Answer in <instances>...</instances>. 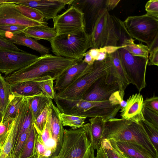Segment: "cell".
Returning a JSON list of instances; mask_svg holds the SVG:
<instances>
[{
    "label": "cell",
    "instance_id": "cell-39",
    "mask_svg": "<svg viewBox=\"0 0 158 158\" xmlns=\"http://www.w3.org/2000/svg\"><path fill=\"white\" fill-rule=\"evenodd\" d=\"M14 118L0 123V148L2 146L7 137Z\"/></svg>",
    "mask_w": 158,
    "mask_h": 158
},
{
    "label": "cell",
    "instance_id": "cell-38",
    "mask_svg": "<svg viewBox=\"0 0 158 158\" xmlns=\"http://www.w3.org/2000/svg\"><path fill=\"white\" fill-rule=\"evenodd\" d=\"M124 93L119 90H117L113 93L110 96L108 101L113 106H119L121 109L125 107L127 104L126 101L124 100Z\"/></svg>",
    "mask_w": 158,
    "mask_h": 158
},
{
    "label": "cell",
    "instance_id": "cell-21",
    "mask_svg": "<svg viewBox=\"0 0 158 158\" xmlns=\"http://www.w3.org/2000/svg\"><path fill=\"white\" fill-rule=\"evenodd\" d=\"M47 119L52 137L56 143V149L54 157L58 154L62 146L64 129L61 121L52 106L48 112Z\"/></svg>",
    "mask_w": 158,
    "mask_h": 158
},
{
    "label": "cell",
    "instance_id": "cell-5",
    "mask_svg": "<svg viewBox=\"0 0 158 158\" xmlns=\"http://www.w3.org/2000/svg\"><path fill=\"white\" fill-rule=\"evenodd\" d=\"M94 150L82 128L65 129L60 151L56 156L50 158H95Z\"/></svg>",
    "mask_w": 158,
    "mask_h": 158
},
{
    "label": "cell",
    "instance_id": "cell-33",
    "mask_svg": "<svg viewBox=\"0 0 158 158\" xmlns=\"http://www.w3.org/2000/svg\"><path fill=\"white\" fill-rule=\"evenodd\" d=\"M16 8L25 17L39 22H44L42 15L35 9L28 6L17 5Z\"/></svg>",
    "mask_w": 158,
    "mask_h": 158
},
{
    "label": "cell",
    "instance_id": "cell-36",
    "mask_svg": "<svg viewBox=\"0 0 158 158\" xmlns=\"http://www.w3.org/2000/svg\"><path fill=\"white\" fill-rule=\"evenodd\" d=\"M31 127L18 136L12 152V158L19 157L25 145Z\"/></svg>",
    "mask_w": 158,
    "mask_h": 158
},
{
    "label": "cell",
    "instance_id": "cell-44",
    "mask_svg": "<svg viewBox=\"0 0 158 158\" xmlns=\"http://www.w3.org/2000/svg\"><path fill=\"white\" fill-rule=\"evenodd\" d=\"M0 48L7 49L16 51H22L9 39L0 35Z\"/></svg>",
    "mask_w": 158,
    "mask_h": 158
},
{
    "label": "cell",
    "instance_id": "cell-43",
    "mask_svg": "<svg viewBox=\"0 0 158 158\" xmlns=\"http://www.w3.org/2000/svg\"><path fill=\"white\" fill-rule=\"evenodd\" d=\"M143 104L144 107L158 113V97L154 94L152 97L144 100Z\"/></svg>",
    "mask_w": 158,
    "mask_h": 158
},
{
    "label": "cell",
    "instance_id": "cell-22",
    "mask_svg": "<svg viewBox=\"0 0 158 158\" xmlns=\"http://www.w3.org/2000/svg\"><path fill=\"white\" fill-rule=\"evenodd\" d=\"M6 38L14 44L26 46L39 52L41 55L48 54V48L40 44L37 40L26 36L23 32L9 35Z\"/></svg>",
    "mask_w": 158,
    "mask_h": 158
},
{
    "label": "cell",
    "instance_id": "cell-17",
    "mask_svg": "<svg viewBox=\"0 0 158 158\" xmlns=\"http://www.w3.org/2000/svg\"><path fill=\"white\" fill-rule=\"evenodd\" d=\"M122 158H156L143 147L132 142L107 139Z\"/></svg>",
    "mask_w": 158,
    "mask_h": 158
},
{
    "label": "cell",
    "instance_id": "cell-20",
    "mask_svg": "<svg viewBox=\"0 0 158 158\" xmlns=\"http://www.w3.org/2000/svg\"><path fill=\"white\" fill-rule=\"evenodd\" d=\"M89 123L84 124L81 127L85 132L94 149L98 150L103 139L105 120L95 117L89 119Z\"/></svg>",
    "mask_w": 158,
    "mask_h": 158
},
{
    "label": "cell",
    "instance_id": "cell-10",
    "mask_svg": "<svg viewBox=\"0 0 158 158\" xmlns=\"http://www.w3.org/2000/svg\"><path fill=\"white\" fill-rule=\"evenodd\" d=\"M53 28L57 35L72 33L85 30L83 14L72 6L62 14L57 15L53 19Z\"/></svg>",
    "mask_w": 158,
    "mask_h": 158
},
{
    "label": "cell",
    "instance_id": "cell-50",
    "mask_svg": "<svg viewBox=\"0 0 158 158\" xmlns=\"http://www.w3.org/2000/svg\"><path fill=\"white\" fill-rule=\"evenodd\" d=\"M42 158H46V157H43Z\"/></svg>",
    "mask_w": 158,
    "mask_h": 158
},
{
    "label": "cell",
    "instance_id": "cell-25",
    "mask_svg": "<svg viewBox=\"0 0 158 158\" xmlns=\"http://www.w3.org/2000/svg\"><path fill=\"white\" fill-rule=\"evenodd\" d=\"M52 108L61 121L63 126H68L72 129L81 128L84 124L86 117L73 115L61 112L57 107L52 103Z\"/></svg>",
    "mask_w": 158,
    "mask_h": 158
},
{
    "label": "cell",
    "instance_id": "cell-18",
    "mask_svg": "<svg viewBox=\"0 0 158 158\" xmlns=\"http://www.w3.org/2000/svg\"><path fill=\"white\" fill-rule=\"evenodd\" d=\"M143 101V97L140 93L130 96L126 101V106L120 109L122 118L137 123L144 120Z\"/></svg>",
    "mask_w": 158,
    "mask_h": 158
},
{
    "label": "cell",
    "instance_id": "cell-8",
    "mask_svg": "<svg viewBox=\"0 0 158 158\" xmlns=\"http://www.w3.org/2000/svg\"><path fill=\"white\" fill-rule=\"evenodd\" d=\"M118 51L129 83L134 85L141 91L146 85L148 58L133 56L123 48Z\"/></svg>",
    "mask_w": 158,
    "mask_h": 158
},
{
    "label": "cell",
    "instance_id": "cell-28",
    "mask_svg": "<svg viewBox=\"0 0 158 158\" xmlns=\"http://www.w3.org/2000/svg\"><path fill=\"white\" fill-rule=\"evenodd\" d=\"M38 136V133L33 124L24 147L18 158H33Z\"/></svg>",
    "mask_w": 158,
    "mask_h": 158
},
{
    "label": "cell",
    "instance_id": "cell-42",
    "mask_svg": "<svg viewBox=\"0 0 158 158\" xmlns=\"http://www.w3.org/2000/svg\"><path fill=\"white\" fill-rule=\"evenodd\" d=\"M147 14L158 19V0H150L145 5Z\"/></svg>",
    "mask_w": 158,
    "mask_h": 158
},
{
    "label": "cell",
    "instance_id": "cell-26",
    "mask_svg": "<svg viewBox=\"0 0 158 158\" xmlns=\"http://www.w3.org/2000/svg\"><path fill=\"white\" fill-rule=\"evenodd\" d=\"M134 41L131 38H126L121 45H124L123 48L133 56L148 58L149 50L148 46L142 43L135 44Z\"/></svg>",
    "mask_w": 158,
    "mask_h": 158
},
{
    "label": "cell",
    "instance_id": "cell-49",
    "mask_svg": "<svg viewBox=\"0 0 158 158\" xmlns=\"http://www.w3.org/2000/svg\"><path fill=\"white\" fill-rule=\"evenodd\" d=\"M3 118V113L1 111L0 106V123L2 121Z\"/></svg>",
    "mask_w": 158,
    "mask_h": 158
},
{
    "label": "cell",
    "instance_id": "cell-45",
    "mask_svg": "<svg viewBox=\"0 0 158 158\" xmlns=\"http://www.w3.org/2000/svg\"><path fill=\"white\" fill-rule=\"evenodd\" d=\"M148 65H158V47L149 49Z\"/></svg>",
    "mask_w": 158,
    "mask_h": 158
},
{
    "label": "cell",
    "instance_id": "cell-15",
    "mask_svg": "<svg viewBox=\"0 0 158 158\" xmlns=\"http://www.w3.org/2000/svg\"><path fill=\"white\" fill-rule=\"evenodd\" d=\"M106 73L94 83L83 97V99L90 102L108 100L110 95L119 90L117 83L108 82Z\"/></svg>",
    "mask_w": 158,
    "mask_h": 158
},
{
    "label": "cell",
    "instance_id": "cell-32",
    "mask_svg": "<svg viewBox=\"0 0 158 158\" xmlns=\"http://www.w3.org/2000/svg\"><path fill=\"white\" fill-rule=\"evenodd\" d=\"M97 151L95 158H122L107 139L102 140L100 147Z\"/></svg>",
    "mask_w": 158,
    "mask_h": 158
},
{
    "label": "cell",
    "instance_id": "cell-2",
    "mask_svg": "<svg viewBox=\"0 0 158 158\" xmlns=\"http://www.w3.org/2000/svg\"><path fill=\"white\" fill-rule=\"evenodd\" d=\"M110 139L139 145L156 158H158V152L152 143L140 122L137 123L122 118H115L105 121L103 139Z\"/></svg>",
    "mask_w": 158,
    "mask_h": 158
},
{
    "label": "cell",
    "instance_id": "cell-1",
    "mask_svg": "<svg viewBox=\"0 0 158 158\" xmlns=\"http://www.w3.org/2000/svg\"><path fill=\"white\" fill-rule=\"evenodd\" d=\"M76 63V60L68 58L50 54L41 55L30 65L5 75L4 77L10 85L35 81L47 76L56 80L65 70Z\"/></svg>",
    "mask_w": 158,
    "mask_h": 158
},
{
    "label": "cell",
    "instance_id": "cell-23",
    "mask_svg": "<svg viewBox=\"0 0 158 158\" xmlns=\"http://www.w3.org/2000/svg\"><path fill=\"white\" fill-rule=\"evenodd\" d=\"M10 85L12 94L16 96L31 97L42 93L34 81H23Z\"/></svg>",
    "mask_w": 158,
    "mask_h": 158
},
{
    "label": "cell",
    "instance_id": "cell-47",
    "mask_svg": "<svg viewBox=\"0 0 158 158\" xmlns=\"http://www.w3.org/2000/svg\"><path fill=\"white\" fill-rule=\"evenodd\" d=\"M84 56V58L83 61L84 62L89 65H93L95 61L88 51L85 53Z\"/></svg>",
    "mask_w": 158,
    "mask_h": 158
},
{
    "label": "cell",
    "instance_id": "cell-34",
    "mask_svg": "<svg viewBox=\"0 0 158 158\" xmlns=\"http://www.w3.org/2000/svg\"><path fill=\"white\" fill-rule=\"evenodd\" d=\"M52 100L48 103L44 109L37 117L33 123V125L38 133L42 134L45 127L48 115L52 106Z\"/></svg>",
    "mask_w": 158,
    "mask_h": 158
},
{
    "label": "cell",
    "instance_id": "cell-6",
    "mask_svg": "<svg viewBox=\"0 0 158 158\" xmlns=\"http://www.w3.org/2000/svg\"><path fill=\"white\" fill-rule=\"evenodd\" d=\"M111 66L109 54L103 61H95L89 72L68 87L56 93V96L73 100L82 99L94 83L105 74Z\"/></svg>",
    "mask_w": 158,
    "mask_h": 158
},
{
    "label": "cell",
    "instance_id": "cell-46",
    "mask_svg": "<svg viewBox=\"0 0 158 158\" xmlns=\"http://www.w3.org/2000/svg\"><path fill=\"white\" fill-rule=\"evenodd\" d=\"M120 0H106L105 8L108 11L114 9L119 3Z\"/></svg>",
    "mask_w": 158,
    "mask_h": 158
},
{
    "label": "cell",
    "instance_id": "cell-37",
    "mask_svg": "<svg viewBox=\"0 0 158 158\" xmlns=\"http://www.w3.org/2000/svg\"><path fill=\"white\" fill-rule=\"evenodd\" d=\"M27 27L10 24L0 25V35L5 38L8 35L23 32Z\"/></svg>",
    "mask_w": 158,
    "mask_h": 158
},
{
    "label": "cell",
    "instance_id": "cell-13",
    "mask_svg": "<svg viewBox=\"0 0 158 158\" xmlns=\"http://www.w3.org/2000/svg\"><path fill=\"white\" fill-rule=\"evenodd\" d=\"M16 5L12 3L0 4V25L10 24L28 27L48 25L45 21L37 22L25 17L17 9Z\"/></svg>",
    "mask_w": 158,
    "mask_h": 158
},
{
    "label": "cell",
    "instance_id": "cell-12",
    "mask_svg": "<svg viewBox=\"0 0 158 158\" xmlns=\"http://www.w3.org/2000/svg\"><path fill=\"white\" fill-rule=\"evenodd\" d=\"M106 0H73L70 5L84 15L85 30L89 36L101 13L105 8Z\"/></svg>",
    "mask_w": 158,
    "mask_h": 158
},
{
    "label": "cell",
    "instance_id": "cell-3",
    "mask_svg": "<svg viewBox=\"0 0 158 158\" xmlns=\"http://www.w3.org/2000/svg\"><path fill=\"white\" fill-rule=\"evenodd\" d=\"M128 36L123 21L111 15L105 8L89 36L90 47L99 48L107 46H118L119 42L121 45L123 40Z\"/></svg>",
    "mask_w": 158,
    "mask_h": 158
},
{
    "label": "cell",
    "instance_id": "cell-30",
    "mask_svg": "<svg viewBox=\"0 0 158 158\" xmlns=\"http://www.w3.org/2000/svg\"><path fill=\"white\" fill-rule=\"evenodd\" d=\"M54 78L49 76L40 78L35 81L43 94L52 100H54L56 97V93L53 85Z\"/></svg>",
    "mask_w": 158,
    "mask_h": 158
},
{
    "label": "cell",
    "instance_id": "cell-9",
    "mask_svg": "<svg viewBox=\"0 0 158 158\" xmlns=\"http://www.w3.org/2000/svg\"><path fill=\"white\" fill-rule=\"evenodd\" d=\"M38 57L23 51L0 48V73L5 75L10 74L30 65Z\"/></svg>",
    "mask_w": 158,
    "mask_h": 158
},
{
    "label": "cell",
    "instance_id": "cell-16",
    "mask_svg": "<svg viewBox=\"0 0 158 158\" xmlns=\"http://www.w3.org/2000/svg\"><path fill=\"white\" fill-rule=\"evenodd\" d=\"M25 109V104L23 102L16 117L12 121L7 137L0 148V158H12L13 150L20 130Z\"/></svg>",
    "mask_w": 158,
    "mask_h": 158
},
{
    "label": "cell",
    "instance_id": "cell-27",
    "mask_svg": "<svg viewBox=\"0 0 158 158\" xmlns=\"http://www.w3.org/2000/svg\"><path fill=\"white\" fill-rule=\"evenodd\" d=\"M51 100L42 93L31 97L30 103L33 123Z\"/></svg>",
    "mask_w": 158,
    "mask_h": 158
},
{
    "label": "cell",
    "instance_id": "cell-40",
    "mask_svg": "<svg viewBox=\"0 0 158 158\" xmlns=\"http://www.w3.org/2000/svg\"><path fill=\"white\" fill-rule=\"evenodd\" d=\"M47 150V148L42 141L40 134L38 133L33 158H42L44 157Z\"/></svg>",
    "mask_w": 158,
    "mask_h": 158
},
{
    "label": "cell",
    "instance_id": "cell-29",
    "mask_svg": "<svg viewBox=\"0 0 158 158\" xmlns=\"http://www.w3.org/2000/svg\"><path fill=\"white\" fill-rule=\"evenodd\" d=\"M24 98L15 96L12 94L9 102L3 113L2 122H5L16 117Z\"/></svg>",
    "mask_w": 158,
    "mask_h": 158
},
{
    "label": "cell",
    "instance_id": "cell-48",
    "mask_svg": "<svg viewBox=\"0 0 158 158\" xmlns=\"http://www.w3.org/2000/svg\"><path fill=\"white\" fill-rule=\"evenodd\" d=\"M88 52L94 60L96 61L99 53L98 48H91Z\"/></svg>",
    "mask_w": 158,
    "mask_h": 158
},
{
    "label": "cell",
    "instance_id": "cell-41",
    "mask_svg": "<svg viewBox=\"0 0 158 158\" xmlns=\"http://www.w3.org/2000/svg\"><path fill=\"white\" fill-rule=\"evenodd\" d=\"M143 115L145 120L158 129V113L144 107Z\"/></svg>",
    "mask_w": 158,
    "mask_h": 158
},
{
    "label": "cell",
    "instance_id": "cell-31",
    "mask_svg": "<svg viewBox=\"0 0 158 158\" xmlns=\"http://www.w3.org/2000/svg\"><path fill=\"white\" fill-rule=\"evenodd\" d=\"M12 94L10 85L0 73V106L3 114L9 102Z\"/></svg>",
    "mask_w": 158,
    "mask_h": 158
},
{
    "label": "cell",
    "instance_id": "cell-4",
    "mask_svg": "<svg viewBox=\"0 0 158 158\" xmlns=\"http://www.w3.org/2000/svg\"><path fill=\"white\" fill-rule=\"evenodd\" d=\"M50 42L55 55L75 60L82 59L90 48L89 36L85 30L57 35Z\"/></svg>",
    "mask_w": 158,
    "mask_h": 158
},
{
    "label": "cell",
    "instance_id": "cell-7",
    "mask_svg": "<svg viewBox=\"0 0 158 158\" xmlns=\"http://www.w3.org/2000/svg\"><path fill=\"white\" fill-rule=\"evenodd\" d=\"M123 23L130 38L145 43L148 48L158 36V19L147 13L129 16Z\"/></svg>",
    "mask_w": 158,
    "mask_h": 158
},
{
    "label": "cell",
    "instance_id": "cell-11",
    "mask_svg": "<svg viewBox=\"0 0 158 158\" xmlns=\"http://www.w3.org/2000/svg\"><path fill=\"white\" fill-rule=\"evenodd\" d=\"M73 0H8V3L28 6L39 11L47 21L53 19L57 14Z\"/></svg>",
    "mask_w": 158,
    "mask_h": 158
},
{
    "label": "cell",
    "instance_id": "cell-14",
    "mask_svg": "<svg viewBox=\"0 0 158 158\" xmlns=\"http://www.w3.org/2000/svg\"><path fill=\"white\" fill-rule=\"evenodd\" d=\"M76 61V64L67 69L56 80L54 88L57 93L70 86L92 68L93 65H88L83 59Z\"/></svg>",
    "mask_w": 158,
    "mask_h": 158
},
{
    "label": "cell",
    "instance_id": "cell-19",
    "mask_svg": "<svg viewBox=\"0 0 158 158\" xmlns=\"http://www.w3.org/2000/svg\"><path fill=\"white\" fill-rule=\"evenodd\" d=\"M111 66L107 72V81L117 84L119 90L124 93L125 89L129 85L118 50L109 54Z\"/></svg>",
    "mask_w": 158,
    "mask_h": 158
},
{
    "label": "cell",
    "instance_id": "cell-35",
    "mask_svg": "<svg viewBox=\"0 0 158 158\" xmlns=\"http://www.w3.org/2000/svg\"><path fill=\"white\" fill-rule=\"evenodd\" d=\"M154 147L158 151V129L145 120L139 122Z\"/></svg>",
    "mask_w": 158,
    "mask_h": 158
},
{
    "label": "cell",
    "instance_id": "cell-24",
    "mask_svg": "<svg viewBox=\"0 0 158 158\" xmlns=\"http://www.w3.org/2000/svg\"><path fill=\"white\" fill-rule=\"evenodd\" d=\"M23 32L26 36L37 40H44L49 42L57 35L53 28L50 27L48 25L28 27Z\"/></svg>",
    "mask_w": 158,
    "mask_h": 158
}]
</instances>
